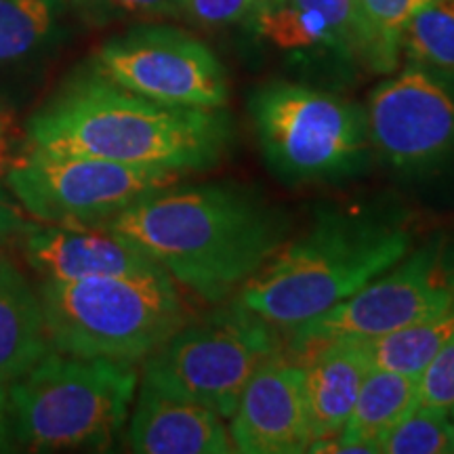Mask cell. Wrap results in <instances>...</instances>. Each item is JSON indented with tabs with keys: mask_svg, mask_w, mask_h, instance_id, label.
Listing matches in <instances>:
<instances>
[{
	"mask_svg": "<svg viewBox=\"0 0 454 454\" xmlns=\"http://www.w3.org/2000/svg\"><path fill=\"white\" fill-rule=\"evenodd\" d=\"M13 450H17V446L9 427V419L3 404V395H0V452H13Z\"/></svg>",
	"mask_w": 454,
	"mask_h": 454,
	"instance_id": "obj_28",
	"label": "cell"
},
{
	"mask_svg": "<svg viewBox=\"0 0 454 454\" xmlns=\"http://www.w3.org/2000/svg\"><path fill=\"white\" fill-rule=\"evenodd\" d=\"M9 129V122H7V116H4V112L0 110V147H3V141H4V133H7Z\"/></svg>",
	"mask_w": 454,
	"mask_h": 454,
	"instance_id": "obj_29",
	"label": "cell"
},
{
	"mask_svg": "<svg viewBox=\"0 0 454 454\" xmlns=\"http://www.w3.org/2000/svg\"><path fill=\"white\" fill-rule=\"evenodd\" d=\"M282 334L236 301L196 325H184L145 357L144 377L156 387L230 419L240 394L265 362L282 354Z\"/></svg>",
	"mask_w": 454,
	"mask_h": 454,
	"instance_id": "obj_7",
	"label": "cell"
},
{
	"mask_svg": "<svg viewBox=\"0 0 454 454\" xmlns=\"http://www.w3.org/2000/svg\"><path fill=\"white\" fill-rule=\"evenodd\" d=\"M61 0H0V61L30 53L53 30Z\"/></svg>",
	"mask_w": 454,
	"mask_h": 454,
	"instance_id": "obj_21",
	"label": "cell"
},
{
	"mask_svg": "<svg viewBox=\"0 0 454 454\" xmlns=\"http://www.w3.org/2000/svg\"><path fill=\"white\" fill-rule=\"evenodd\" d=\"M383 454H454V423L448 411L419 404L379 442Z\"/></svg>",
	"mask_w": 454,
	"mask_h": 454,
	"instance_id": "obj_22",
	"label": "cell"
},
{
	"mask_svg": "<svg viewBox=\"0 0 454 454\" xmlns=\"http://www.w3.org/2000/svg\"><path fill=\"white\" fill-rule=\"evenodd\" d=\"M308 351L311 357L303 366V387L316 442L343 429L362 383L372 371V357L368 340L360 337H339Z\"/></svg>",
	"mask_w": 454,
	"mask_h": 454,
	"instance_id": "obj_16",
	"label": "cell"
},
{
	"mask_svg": "<svg viewBox=\"0 0 454 454\" xmlns=\"http://www.w3.org/2000/svg\"><path fill=\"white\" fill-rule=\"evenodd\" d=\"M454 305V247L434 236L408 251L394 268L368 282L349 299L288 333L291 349L305 351L339 337L372 339Z\"/></svg>",
	"mask_w": 454,
	"mask_h": 454,
	"instance_id": "obj_9",
	"label": "cell"
},
{
	"mask_svg": "<svg viewBox=\"0 0 454 454\" xmlns=\"http://www.w3.org/2000/svg\"><path fill=\"white\" fill-rule=\"evenodd\" d=\"M454 333V305L397 331L366 339L372 366L419 379Z\"/></svg>",
	"mask_w": 454,
	"mask_h": 454,
	"instance_id": "obj_19",
	"label": "cell"
},
{
	"mask_svg": "<svg viewBox=\"0 0 454 454\" xmlns=\"http://www.w3.org/2000/svg\"><path fill=\"white\" fill-rule=\"evenodd\" d=\"M184 173L130 167L74 152L26 145L4 173L21 208L47 225L104 227L150 192L179 184Z\"/></svg>",
	"mask_w": 454,
	"mask_h": 454,
	"instance_id": "obj_8",
	"label": "cell"
},
{
	"mask_svg": "<svg viewBox=\"0 0 454 454\" xmlns=\"http://www.w3.org/2000/svg\"><path fill=\"white\" fill-rule=\"evenodd\" d=\"M51 351L41 297L0 254V387H7Z\"/></svg>",
	"mask_w": 454,
	"mask_h": 454,
	"instance_id": "obj_17",
	"label": "cell"
},
{
	"mask_svg": "<svg viewBox=\"0 0 454 454\" xmlns=\"http://www.w3.org/2000/svg\"><path fill=\"white\" fill-rule=\"evenodd\" d=\"M419 404L448 412L454 406V333L419 377Z\"/></svg>",
	"mask_w": 454,
	"mask_h": 454,
	"instance_id": "obj_25",
	"label": "cell"
},
{
	"mask_svg": "<svg viewBox=\"0 0 454 454\" xmlns=\"http://www.w3.org/2000/svg\"><path fill=\"white\" fill-rule=\"evenodd\" d=\"M51 348L78 357L137 364L187 325L177 284L164 270L43 282Z\"/></svg>",
	"mask_w": 454,
	"mask_h": 454,
	"instance_id": "obj_5",
	"label": "cell"
},
{
	"mask_svg": "<svg viewBox=\"0 0 454 454\" xmlns=\"http://www.w3.org/2000/svg\"><path fill=\"white\" fill-rule=\"evenodd\" d=\"M93 70L158 104L221 110L230 99L217 55L170 26H139L110 38L95 53Z\"/></svg>",
	"mask_w": 454,
	"mask_h": 454,
	"instance_id": "obj_10",
	"label": "cell"
},
{
	"mask_svg": "<svg viewBox=\"0 0 454 454\" xmlns=\"http://www.w3.org/2000/svg\"><path fill=\"white\" fill-rule=\"evenodd\" d=\"M208 303L238 293L284 244L286 219L227 184L167 185L104 225Z\"/></svg>",
	"mask_w": 454,
	"mask_h": 454,
	"instance_id": "obj_1",
	"label": "cell"
},
{
	"mask_svg": "<svg viewBox=\"0 0 454 454\" xmlns=\"http://www.w3.org/2000/svg\"><path fill=\"white\" fill-rule=\"evenodd\" d=\"M411 64L454 84V0H431L414 13L402 34Z\"/></svg>",
	"mask_w": 454,
	"mask_h": 454,
	"instance_id": "obj_20",
	"label": "cell"
},
{
	"mask_svg": "<svg viewBox=\"0 0 454 454\" xmlns=\"http://www.w3.org/2000/svg\"><path fill=\"white\" fill-rule=\"evenodd\" d=\"M26 211L17 198L11 194L7 185L0 184V244H4L11 238L24 236L30 230L32 223L26 219Z\"/></svg>",
	"mask_w": 454,
	"mask_h": 454,
	"instance_id": "obj_27",
	"label": "cell"
},
{
	"mask_svg": "<svg viewBox=\"0 0 454 454\" xmlns=\"http://www.w3.org/2000/svg\"><path fill=\"white\" fill-rule=\"evenodd\" d=\"M372 156L397 173L419 175L454 158V87L411 64L379 84L366 106Z\"/></svg>",
	"mask_w": 454,
	"mask_h": 454,
	"instance_id": "obj_11",
	"label": "cell"
},
{
	"mask_svg": "<svg viewBox=\"0 0 454 454\" xmlns=\"http://www.w3.org/2000/svg\"><path fill=\"white\" fill-rule=\"evenodd\" d=\"M261 0H184L181 20L202 30H221L251 21Z\"/></svg>",
	"mask_w": 454,
	"mask_h": 454,
	"instance_id": "obj_24",
	"label": "cell"
},
{
	"mask_svg": "<svg viewBox=\"0 0 454 454\" xmlns=\"http://www.w3.org/2000/svg\"><path fill=\"white\" fill-rule=\"evenodd\" d=\"M137 383L133 364L51 349L0 387L17 450H107L127 423Z\"/></svg>",
	"mask_w": 454,
	"mask_h": 454,
	"instance_id": "obj_4",
	"label": "cell"
},
{
	"mask_svg": "<svg viewBox=\"0 0 454 454\" xmlns=\"http://www.w3.org/2000/svg\"><path fill=\"white\" fill-rule=\"evenodd\" d=\"M362 15L391 53L400 57L408 20L431 0H356Z\"/></svg>",
	"mask_w": 454,
	"mask_h": 454,
	"instance_id": "obj_23",
	"label": "cell"
},
{
	"mask_svg": "<svg viewBox=\"0 0 454 454\" xmlns=\"http://www.w3.org/2000/svg\"><path fill=\"white\" fill-rule=\"evenodd\" d=\"M404 225L348 213H322L309 231L284 244L238 291L236 303L280 334L349 299L406 257Z\"/></svg>",
	"mask_w": 454,
	"mask_h": 454,
	"instance_id": "obj_3",
	"label": "cell"
},
{
	"mask_svg": "<svg viewBox=\"0 0 454 454\" xmlns=\"http://www.w3.org/2000/svg\"><path fill=\"white\" fill-rule=\"evenodd\" d=\"M419 406V379L372 366L362 383L348 421L339 431L343 442L371 446L379 452V442L408 412Z\"/></svg>",
	"mask_w": 454,
	"mask_h": 454,
	"instance_id": "obj_18",
	"label": "cell"
},
{
	"mask_svg": "<svg viewBox=\"0 0 454 454\" xmlns=\"http://www.w3.org/2000/svg\"><path fill=\"white\" fill-rule=\"evenodd\" d=\"M78 4L98 21L181 17L184 9V0H78Z\"/></svg>",
	"mask_w": 454,
	"mask_h": 454,
	"instance_id": "obj_26",
	"label": "cell"
},
{
	"mask_svg": "<svg viewBox=\"0 0 454 454\" xmlns=\"http://www.w3.org/2000/svg\"><path fill=\"white\" fill-rule=\"evenodd\" d=\"M248 112L265 164L288 185L354 177L372 160L366 110L339 95L271 82L254 90Z\"/></svg>",
	"mask_w": 454,
	"mask_h": 454,
	"instance_id": "obj_6",
	"label": "cell"
},
{
	"mask_svg": "<svg viewBox=\"0 0 454 454\" xmlns=\"http://www.w3.org/2000/svg\"><path fill=\"white\" fill-rule=\"evenodd\" d=\"M230 438L234 452L299 454L308 452L311 435L303 366L282 354L253 374L231 412Z\"/></svg>",
	"mask_w": 454,
	"mask_h": 454,
	"instance_id": "obj_13",
	"label": "cell"
},
{
	"mask_svg": "<svg viewBox=\"0 0 454 454\" xmlns=\"http://www.w3.org/2000/svg\"><path fill=\"white\" fill-rule=\"evenodd\" d=\"M24 254L44 282H76L162 270L133 242L106 227L32 223L24 234Z\"/></svg>",
	"mask_w": 454,
	"mask_h": 454,
	"instance_id": "obj_14",
	"label": "cell"
},
{
	"mask_svg": "<svg viewBox=\"0 0 454 454\" xmlns=\"http://www.w3.org/2000/svg\"><path fill=\"white\" fill-rule=\"evenodd\" d=\"M251 21L284 51L331 49L377 74L394 72L400 59L379 41L356 0H261Z\"/></svg>",
	"mask_w": 454,
	"mask_h": 454,
	"instance_id": "obj_12",
	"label": "cell"
},
{
	"mask_svg": "<svg viewBox=\"0 0 454 454\" xmlns=\"http://www.w3.org/2000/svg\"><path fill=\"white\" fill-rule=\"evenodd\" d=\"M127 446L139 454L234 452L221 414L147 381H141Z\"/></svg>",
	"mask_w": 454,
	"mask_h": 454,
	"instance_id": "obj_15",
	"label": "cell"
},
{
	"mask_svg": "<svg viewBox=\"0 0 454 454\" xmlns=\"http://www.w3.org/2000/svg\"><path fill=\"white\" fill-rule=\"evenodd\" d=\"M26 139V145L187 173L211 168L223 158L231 122L221 110L141 98L90 70L34 114Z\"/></svg>",
	"mask_w": 454,
	"mask_h": 454,
	"instance_id": "obj_2",
	"label": "cell"
},
{
	"mask_svg": "<svg viewBox=\"0 0 454 454\" xmlns=\"http://www.w3.org/2000/svg\"><path fill=\"white\" fill-rule=\"evenodd\" d=\"M450 417H452V423H454V406L450 408Z\"/></svg>",
	"mask_w": 454,
	"mask_h": 454,
	"instance_id": "obj_30",
	"label": "cell"
}]
</instances>
